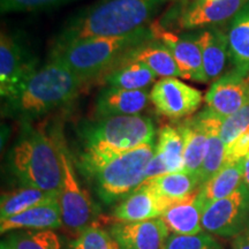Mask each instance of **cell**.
I'll return each instance as SVG.
<instances>
[{"instance_id": "obj_7", "label": "cell", "mask_w": 249, "mask_h": 249, "mask_svg": "<svg viewBox=\"0 0 249 249\" xmlns=\"http://www.w3.org/2000/svg\"><path fill=\"white\" fill-rule=\"evenodd\" d=\"M59 154L62 166V182L59 192V205L64 227L73 234L79 235L89 226L93 225L97 213L96 207L77 179L75 167L65 142L60 136H57Z\"/></svg>"}, {"instance_id": "obj_23", "label": "cell", "mask_w": 249, "mask_h": 249, "mask_svg": "<svg viewBox=\"0 0 249 249\" xmlns=\"http://www.w3.org/2000/svg\"><path fill=\"white\" fill-rule=\"evenodd\" d=\"M178 127L182 134L183 143H185L183 171L198 176L202 164H203L205 149H207V130L197 116L193 119L186 120Z\"/></svg>"}, {"instance_id": "obj_6", "label": "cell", "mask_w": 249, "mask_h": 249, "mask_svg": "<svg viewBox=\"0 0 249 249\" xmlns=\"http://www.w3.org/2000/svg\"><path fill=\"white\" fill-rule=\"evenodd\" d=\"M80 134L83 154L112 155L154 143L156 129L150 118L136 114L99 118L81 126Z\"/></svg>"}, {"instance_id": "obj_11", "label": "cell", "mask_w": 249, "mask_h": 249, "mask_svg": "<svg viewBox=\"0 0 249 249\" xmlns=\"http://www.w3.org/2000/svg\"><path fill=\"white\" fill-rule=\"evenodd\" d=\"M249 0H194L187 2L176 15L179 29L214 27L232 20Z\"/></svg>"}, {"instance_id": "obj_24", "label": "cell", "mask_w": 249, "mask_h": 249, "mask_svg": "<svg viewBox=\"0 0 249 249\" xmlns=\"http://www.w3.org/2000/svg\"><path fill=\"white\" fill-rule=\"evenodd\" d=\"M242 185V161L227 164L200 186V198L204 209L213 202L223 200Z\"/></svg>"}, {"instance_id": "obj_2", "label": "cell", "mask_w": 249, "mask_h": 249, "mask_svg": "<svg viewBox=\"0 0 249 249\" xmlns=\"http://www.w3.org/2000/svg\"><path fill=\"white\" fill-rule=\"evenodd\" d=\"M155 142L112 155H81V167L93 180L103 203L123 201L144 182V173L155 154Z\"/></svg>"}, {"instance_id": "obj_31", "label": "cell", "mask_w": 249, "mask_h": 249, "mask_svg": "<svg viewBox=\"0 0 249 249\" xmlns=\"http://www.w3.org/2000/svg\"><path fill=\"white\" fill-rule=\"evenodd\" d=\"M165 249H224L210 233L202 231L194 235L171 234Z\"/></svg>"}, {"instance_id": "obj_36", "label": "cell", "mask_w": 249, "mask_h": 249, "mask_svg": "<svg viewBox=\"0 0 249 249\" xmlns=\"http://www.w3.org/2000/svg\"><path fill=\"white\" fill-rule=\"evenodd\" d=\"M242 183L249 191V156L242 160Z\"/></svg>"}, {"instance_id": "obj_17", "label": "cell", "mask_w": 249, "mask_h": 249, "mask_svg": "<svg viewBox=\"0 0 249 249\" xmlns=\"http://www.w3.org/2000/svg\"><path fill=\"white\" fill-rule=\"evenodd\" d=\"M150 92L144 90H124L107 87L96 102L99 118L117 116H136L147 107Z\"/></svg>"}, {"instance_id": "obj_18", "label": "cell", "mask_w": 249, "mask_h": 249, "mask_svg": "<svg viewBox=\"0 0 249 249\" xmlns=\"http://www.w3.org/2000/svg\"><path fill=\"white\" fill-rule=\"evenodd\" d=\"M64 226L59 202L37 205L31 209L0 220L1 234L15 231H42V230H57Z\"/></svg>"}, {"instance_id": "obj_1", "label": "cell", "mask_w": 249, "mask_h": 249, "mask_svg": "<svg viewBox=\"0 0 249 249\" xmlns=\"http://www.w3.org/2000/svg\"><path fill=\"white\" fill-rule=\"evenodd\" d=\"M169 0H98L68 18L53 49L99 37L128 35L145 27Z\"/></svg>"}, {"instance_id": "obj_3", "label": "cell", "mask_w": 249, "mask_h": 249, "mask_svg": "<svg viewBox=\"0 0 249 249\" xmlns=\"http://www.w3.org/2000/svg\"><path fill=\"white\" fill-rule=\"evenodd\" d=\"M154 39L150 27H142L128 35L90 38L53 49L51 59L62 62L83 81H88L105 75L133 51Z\"/></svg>"}, {"instance_id": "obj_26", "label": "cell", "mask_w": 249, "mask_h": 249, "mask_svg": "<svg viewBox=\"0 0 249 249\" xmlns=\"http://www.w3.org/2000/svg\"><path fill=\"white\" fill-rule=\"evenodd\" d=\"M57 200H59V194L57 193L45 192L35 187H21L1 195L0 220L17 216L37 205Z\"/></svg>"}, {"instance_id": "obj_12", "label": "cell", "mask_w": 249, "mask_h": 249, "mask_svg": "<svg viewBox=\"0 0 249 249\" xmlns=\"http://www.w3.org/2000/svg\"><path fill=\"white\" fill-rule=\"evenodd\" d=\"M150 29L154 34L155 39L160 40L170 50L171 54L173 55L181 71L182 79L204 83L203 61H202V52L197 39L176 35L161 26L158 21L151 23Z\"/></svg>"}, {"instance_id": "obj_4", "label": "cell", "mask_w": 249, "mask_h": 249, "mask_svg": "<svg viewBox=\"0 0 249 249\" xmlns=\"http://www.w3.org/2000/svg\"><path fill=\"white\" fill-rule=\"evenodd\" d=\"M86 81L54 59L37 70L6 107L15 117L31 119L66 105L79 93Z\"/></svg>"}, {"instance_id": "obj_15", "label": "cell", "mask_w": 249, "mask_h": 249, "mask_svg": "<svg viewBox=\"0 0 249 249\" xmlns=\"http://www.w3.org/2000/svg\"><path fill=\"white\" fill-rule=\"evenodd\" d=\"M173 203L174 201L158 195L150 187L142 183L118 203L112 214L118 223L143 222L160 218Z\"/></svg>"}, {"instance_id": "obj_9", "label": "cell", "mask_w": 249, "mask_h": 249, "mask_svg": "<svg viewBox=\"0 0 249 249\" xmlns=\"http://www.w3.org/2000/svg\"><path fill=\"white\" fill-rule=\"evenodd\" d=\"M36 61L21 43L8 34L0 38V93L6 101L18 95L35 73Z\"/></svg>"}, {"instance_id": "obj_35", "label": "cell", "mask_w": 249, "mask_h": 249, "mask_svg": "<svg viewBox=\"0 0 249 249\" xmlns=\"http://www.w3.org/2000/svg\"><path fill=\"white\" fill-rule=\"evenodd\" d=\"M232 249H249V230L233 238Z\"/></svg>"}, {"instance_id": "obj_20", "label": "cell", "mask_w": 249, "mask_h": 249, "mask_svg": "<svg viewBox=\"0 0 249 249\" xmlns=\"http://www.w3.org/2000/svg\"><path fill=\"white\" fill-rule=\"evenodd\" d=\"M197 117L203 124L208 134L203 164H202L201 171L198 173L202 185L211 177H213L225 165L226 145L220 138V128H222L224 118L217 116L209 108H205L200 114H197Z\"/></svg>"}, {"instance_id": "obj_25", "label": "cell", "mask_w": 249, "mask_h": 249, "mask_svg": "<svg viewBox=\"0 0 249 249\" xmlns=\"http://www.w3.org/2000/svg\"><path fill=\"white\" fill-rule=\"evenodd\" d=\"M156 77L157 75L145 65L127 60L103 75V81L110 88L144 90L155 82Z\"/></svg>"}, {"instance_id": "obj_14", "label": "cell", "mask_w": 249, "mask_h": 249, "mask_svg": "<svg viewBox=\"0 0 249 249\" xmlns=\"http://www.w3.org/2000/svg\"><path fill=\"white\" fill-rule=\"evenodd\" d=\"M248 102L249 79L235 71L224 74L214 81L205 95L208 108L222 118L232 116Z\"/></svg>"}, {"instance_id": "obj_22", "label": "cell", "mask_w": 249, "mask_h": 249, "mask_svg": "<svg viewBox=\"0 0 249 249\" xmlns=\"http://www.w3.org/2000/svg\"><path fill=\"white\" fill-rule=\"evenodd\" d=\"M127 60L145 65L149 70H151L160 79L178 76L182 77L181 71H180L178 65L174 60L173 55L171 54L170 50L157 39H154L140 46L135 51H133L124 61Z\"/></svg>"}, {"instance_id": "obj_16", "label": "cell", "mask_w": 249, "mask_h": 249, "mask_svg": "<svg viewBox=\"0 0 249 249\" xmlns=\"http://www.w3.org/2000/svg\"><path fill=\"white\" fill-rule=\"evenodd\" d=\"M204 205L200 198V187L182 200L174 202L165 213L161 219L169 231L177 235H194L203 231L202 216Z\"/></svg>"}, {"instance_id": "obj_33", "label": "cell", "mask_w": 249, "mask_h": 249, "mask_svg": "<svg viewBox=\"0 0 249 249\" xmlns=\"http://www.w3.org/2000/svg\"><path fill=\"white\" fill-rule=\"evenodd\" d=\"M247 128H249V102L232 116L224 118L220 138L225 145H229Z\"/></svg>"}, {"instance_id": "obj_19", "label": "cell", "mask_w": 249, "mask_h": 249, "mask_svg": "<svg viewBox=\"0 0 249 249\" xmlns=\"http://www.w3.org/2000/svg\"><path fill=\"white\" fill-rule=\"evenodd\" d=\"M196 39L202 52L204 83L214 82L222 76L230 57L227 34L217 27H209Z\"/></svg>"}, {"instance_id": "obj_30", "label": "cell", "mask_w": 249, "mask_h": 249, "mask_svg": "<svg viewBox=\"0 0 249 249\" xmlns=\"http://www.w3.org/2000/svg\"><path fill=\"white\" fill-rule=\"evenodd\" d=\"M119 246L110 231L97 225L89 226L71 242V249H118Z\"/></svg>"}, {"instance_id": "obj_13", "label": "cell", "mask_w": 249, "mask_h": 249, "mask_svg": "<svg viewBox=\"0 0 249 249\" xmlns=\"http://www.w3.org/2000/svg\"><path fill=\"white\" fill-rule=\"evenodd\" d=\"M120 249H165L170 231L161 218L116 223L108 230Z\"/></svg>"}, {"instance_id": "obj_28", "label": "cell", "mask_w": 249, "mask_h": 249, "mask_svg": "<svg viewBox=\"0 0 249 249\" xmlns=\"http://www.w3.org/2000/svg\"><path fill=\"white\" fill-rule=\"evenodd\" d=\"M183 143L182 134L179 127L165 126L158 134V141L156 144L155 155L163 161L167 173L183 171Z\"/></svg>"}, {"instance_id": "obj_38", "label": "cell", "mask_w": 249, "mask_h": 249, "mask_svg": "<svg viewBox=\"0 0 249 249\" xmlns=\"http://www.w3.org/2000/svg\"><path fill=\"white\" fill-rule=\"evenodd\" d=\"M118 249H120V248H118Z\"/></svg>"}, {"instance_id": "obj_8", "label": "cell", "mask_w": 249, "mask_h": 249, "mask_svg": "<svg viewBox=\"0 0 249 249\" xmlns=\"http://www.w3.org/2000/svg\"><path fill=\"white\" fill-rule=\"evenodd\" d=\"M203 231L235 238L249 230V191L244 183L223 200L208 205L202 216Z\"/></svg>"}, {"instance_id": "obj_37", "label": "cell", "mask_w": 249, "mask_h": 249, "mask_svg": "<svg viewBox=\"0 0 249 249\" xmlns=\"http://www.w3.org/2000/svg\"><path fill=\"white\" fill-rule=\"evenodd\" d=\"M0 249H13V248H12L5 240H2L1 245H0Z\"/></svg>"}, {"instance_id": "obj_34", "label": "cell", "mask_w": 249, "mask_h": 249, "mask_svg": "<svg viewBox=\"0 0 249 249\" xmlns=\"http://www.w3.org/2000/svg\"><path fill=\"white\" fill-rule=\"evenodd\" d=\"M249 156V128L239 135L234 141L226 145L225 165L242 161Z\"/></svg>"}, {"instance_id": "obj_10", "label": "cell", "mask_w": 249, "mask_h": 249, "mask_svg": "<svg viewBox=\"0 0 249 249\" xmlns=\"http://www.w3.org/2000/svg\"><path fill=\"white\" fill-rule=\"evenodd\" d=\"M150 102L161 116L181 119L200 107L202 92L177 77H166L157 81L152 87Z\"/></svg>"}, {"instance_id": "obj_27", "label": "cell", "mask_w": 249, "mask_h": 249, "mask_svg": "<svg viewBox=\"0 0 249 249\" xmlns=\"http://www.w3.org/2000/svg\"><path fill=\"white\" fill-rule=\"evenodd\" d=\"M143 183L150 187L158 195L174 202L187 197L201 186L200 177L186 171L163 174Z\"/></svg>"}, {"instance_id": "obj_32", "label": "cell", "mask_w": 249, "mask_h": 249, "mask_svg": "<svg viewBox=\"0 0 249 249\" xmlns=\"http://www.w3.org/2000/svg\"><path fill=\"white\" fill-rule=\"evenodd\" d=\"M71 1L75 0H0V11L2 14L50 11Z\"/></svg>"}, {"instance_id": "obj_21", "label": "cell", "mask_w": 249, "mask_h": 249, "mask_svg": "<svg viewBox=\"0 0 249 249\" xmlns=\"http://www.w3.org/2000/svg\"><path fill=\"white\" fill-rule=\"evenodd\" d=\"M227 39L233 71L249 79V1L230 21Z\"/></svg>"}, {"instance_id": "obj_5", "label": "cell", "mask_w": 249, "mask_h": 249, "mask_svg": "<svg viewBox=\"0 0 249 249\" xmlns=\"http://www.w3.org/2000/svg\"><path fill=\"white\" fill-rule=\"evenodd\" d=\"M8 167L22 187H35L57 194L60 192V154L57 142L43 130L29 124L23 127L8 155Z\"/></svg>"}, {"instance_id": "obj_29", "label": "cell", "mask_w": 249, "mask_h": 249, "mask_svg": "<svg viewBox=\"0 0 249 249\" xmlns=\"http://www.w3.org/2000/svg\"><path fill=\"white\" fill-rule=\"evenodd\" d=\"M4 240L13 249H71L54 230L15 231Z\"/></svg>"}]
</instances>
